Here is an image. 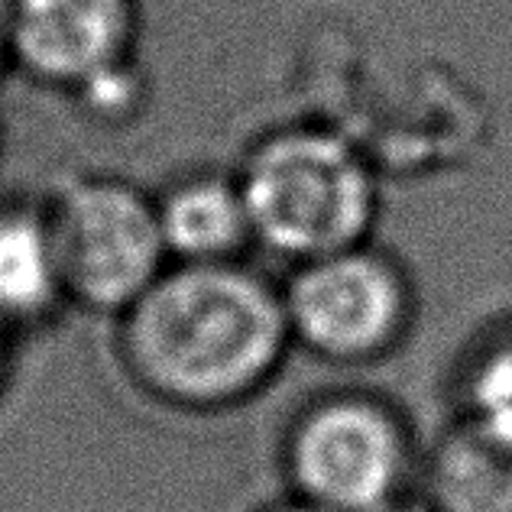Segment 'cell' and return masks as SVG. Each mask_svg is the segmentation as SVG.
Instances as JSON below:
<instances>
[{"instance_id": "52a82bcc", "label": "cell", "mask_w": 512, "mask_h": 512, "mask_svg": "<svg viewBox=\"0 0 512 512\" xmlns=\"http://www.w3.org/2000/svg\"><path fill=\"white\" fill-rule=\"evenodd\" d=\"M156 214L172 263H237L256 247L237 172L179 175L156 195Z\"/></svg>"}, {"instance_id": "8992f818", "label": "cell", "mask_w": 512, "mask_h": 512, "mask_svg": "<svg viewBox=\"0 0 512 512\" xmlns=\"http://www.w3.org/2000/svg\"><path fill=\"white\" fill-rule=\"evenodd\" d=\"M140 30V0H7L10 72L82 101L137 72Z\"/></svg>"}, {"instance_id": "5bb4252c", "label": "cell", "mask_w": 512, "mask_h": 512, "mask_svg": "<svg viewBox=\"0 0 512 512\" xmlns=\"http://www.w3.org/2000/svg\"><path fill=\"white\" fill-rule=\"evenodd\" d=\"M10 338L4 328H0V386H4V376H7V367H10Z\"/></svg>"}, {"instance_id": "4fadbf2b", "label": "cell", "mask_w": 512, "mask_h": 512, "mask_svg": "<svg viewBox=\"0 0 512 512\" xmlns=\"http://www.w3.org/2000/svg\"><path fill=\"white\" fill-rule=\"evenodd\" d=\"M260 512H325V509L308 506V503H302V500H295V496H289V500H279V503H269V506H263Z\"/></svg>"}, {"instance_id": "30bf717a", "label": "cell", "mask_w": 512, "mask_h": 512, "mask_svg": "<svg viewBox=\"0 0 512 512\" xmlns=\"http://www.w3.org/2000/svg\"><path fill=\"white\" fill-rule=\"evenodd\" d=\"M457 419L512 438V315L496 318L457 367Z\"/></svg>"}, {"instance_id": "277c9868", "label": "cell", "mask_w": 512, "mask_h": 512, "mask_svg": "<svg viewBox=\"0 0 512 512\" xmlns=\"http://www.w3.org/2000/svg\"><path fill=\"white\" fill-rule=\"evenodd\" d=\"M65 299L94 315H124L172 263L156 195L111 172H72L43 198Z\"/></svg>"}, {"instance_id": "6da1fadb", "label": "cell", "mask_w": 512, "mask_h": 512, "mask_svg": "<svg viewBox=\"0 0 512 512\" xmlns=\"http://www.w3.org/2000/svg\"><path fill=\"white\" fill-rule=\"evenodd\" d=\"M114 321L130 383L175 412L244 406L292 350L282 289L244 260L169 263Z\"/></svg>"}, {"instance_id": "ba28073f", "label": "cell", "mask_w": 512, "mask_h": 512, "mask_svg": "<svg viewBox=\"0 0 512 512\" xmlns=\"http://www.w3.org/2000/svg\"><path fill=\"white\" fill-rule=\"evenodd\" d=\"M65 305L43 198L0 201V328L7 334L36 331L56 321Z\"/></svg>"}, {"instance_id": "3957f363", "label": "cell", "mask_w": 512, "mask_h": 512, "mask_svg": "<svg viewBox=\"0 0 512 512\" xmlns=\"http://www.w3.org/2000/svg\"><path fill=\"white\" fill-rule=\"evenodd\" d=\"M409 419L370 389H331L295 415L282 435L289 496L325 512H376L415 490L419 454Z\"/></svg>"}, {"instance_id": "9c48e42d", "label": "cell", "mask_w": 512, "mask_h": 512, "mask_svg": "<svg viewBox=\"0 0 512 512\" xmlns=\"http://www.w3.org/2000/svg\"><path fill=\"white\" fill-rule=\"evenodd\" d=\"M422 477L438 512H512V438L454 419L431 444Z\"/></svg>"}, {"instance_id": "8fae6325", "label": "cell", "mask_w": 512, "mask_h": 512, "mask_svg": "<svg viewBox=\"0 0 512 512\" xmlns=\"http://www.w3.org/2000/svg\"><path fill=\"white\" fill-rule=\"evenodd\" d=\"M376 512H438V509H435V503H431L428 496L422 493V487H415V490L402 493L399 500L386 503L383 509H376Z\"/></svg>"}, {"instance_id": "7a4b0ae2", "label": "cell", "mask_w": 512, "mask_h": 512, "mask_svg": "<svg viewBox=\"0 0 512 512\" xmlns=\"http://www.w3.org/2000/svg\"><path fill=\"white\" fill-rule=\"evenodd\" d=\"M253 244L299 266L373 240L380 175L360 146L321 124L263 133L237 169Z\"/></svg>"}, {"instance_id": "5b68a950", "label": "cell", "mask_w": 512, "mask_h": 512, "mask_svg": "<svg viewBox=\"0 0 512 512\" xmlns=\"http://www.w3.org/2000/svg\"><path fill=\"white\" fill-rule=\"evenodd\" d=\"M279 289L292 347L338 367L396 354L419 312L409 269L376 240L292 266Z\"/></svg>"}, {"instance_id": "9a60e30c", "label": "cell", "mask_w": 512, "mask_h": 512, "mask_svg": "<svg viewBox=\"0 0 512 512\" xmlns=\"http://www.w3.org/2000/svg\"><path fill=\"white\" fill-rule=\"evenodd\" d=\"M4 143H7V133H4V117H0V163H4Z\"/></svg>"}, {"instance_id": "7c38bea8", "label": "cell", "mask_w": 512, "mask_h": 512, "mask_svg": "<svg viewBox=\"0 0 512 512\" xmlns=\"http://www.w3.org/2000/svg\"><path fill=\"white\" fill-rule=\"evenodd\" d=\"M10 75V56H7V0H0V78Z\"/></svg>"}]
</instances>
